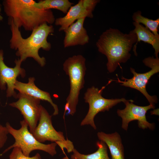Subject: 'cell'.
Returning <instances> with one entry per match:
<instances>
[{
	"instance_id": "cell-17",
	"label": "cell",
	"mask_w": 159,
	"mask_h": 159,
	"mask_svg": "<svg viewBox=\"0 0 159 159\" xmlns=\"http://www.w3.org/2000/svg\"><path fill=\"white\" fill-rule=\"evenodd\" d=\"M96 145L98 149L95 152L89 154H83L80 153L75 148L73 150L71 159H111L108 155L107 146L104 142L97 141Z\"/></svg>"
},
{
	"instance_id": "cell-10",
	"label": "cell",
	"mask_w": 159,
	"mask_h": 159,
	"mask_svg": "<svg viewBox=\"0 0 159 159\" xmlns=\"http://www.w3.org/2000/svg\"><path fill=\"white\" fill-rule=\"evenodd\" d=\"M16 102L9 105L17 109L27 123L29 131L32 134L36 127L40 113V100L27 95L19 92Z\"/></svg>"
},
{
	"instance_id": "cell-11",
	"label": "cell",
	"mask_w": 159,
	"mask_h": 159,
	"mask_svg": "<svg viewBox=\"0 0 159 159\" xmlns=\"http://www.w3.org/2000/svg\"><path fill=\"white\" fill-rule=\"evenodd\" d=\"M15 66L13 68L8 67L4 60V51L0 49V89H6V97H13L16 98L17 95L14 91V86L17 78L20 76L24 77L25 76V71L22 68L21 65L22 62L19 59H16L14 61Z\"/></svg>"
},
{
	"instance_id": "cell-22",
	"label": "cell",
	"mask_w": 159,
	"mask_h": 159,
	"mask_svg": "<svg viewBox=\"0 0 159 159\" xmlns=\"http://www.w3.org/2000/svg\"><path fill=\"white\" fill-rule=\"evenodd\" d=\"M1 8L0 7V21H2L3 19V17L1 15Z\"/></svg>"
},
{
	"instance_id": "cell-18",
	"label": "cell",
	"mask_w": 159,
	"mask_h": 159,
	"mask_svg": "<svg viewBox=\"0 0 159 159\" xmlns=\"http://www.w3.org/2000/svg\"><path fill=\"white\" fill-rule=\"evenodd\" d=\"M73 4L68 0H44L35 2L34 6L43 10L55 9L66 14Z\"/></svg>"
},
{
	"instance_id": "cell-21",
	"label": "cell",
	"mask_w": 159,
	"mask_h": 159,
	"mask_svg": "<svg viewBox=\"0 0 159 159\" xmlns=\"http://www.w3.org/2000/svg\"><path fill=\"white\" fill-rule=\"evenodd\" d=\"M9 134L6 126H4L0 123V149L4 145L7 139Z\"/></svg>"
},
{
	"instance_id": "cell-5",
	"label": "cell",
	"mask_w": 159,
	"mask_h": 159,
	"mask_svg": "<svg viewBox=\"0 0 159 159\" xmlns=\"http://www.w3.org/2000/svg\"><path fill=\"white\" fill-rule=\"evenodd\" d=\"M20 124V128L16 129L13 128L9 122L6 123L5 126L9 133L14 138L15 142L1 155L16 147L19 148L23 154L27 156H30L31 152L36 150L44 151L52 156L57 154L56 147L57 145L55 143L46 144L39 142L29 131L28 125L24 120L21 121Z\"/></svg>"
},
{
	"instance_id": "cell-12",
	"label": "cell",
	"mask_w": 159,
	"mask_h": 159,
	"mask_svg": "<svg viewBox=\"0 0 159 159\" xmlns=\"http://www.w3.org/2000/svg\"><path fill=\"white\" fill-rule=\"evenodd\" d=\"M93 16L92 11L88 8L85 0H80L70 8L64 16L56 19L54 23L60 26L59 31H64L76 20L86 17L92 18Z\"/></svg>"
},
{
	"instance_id": "cell-9",
	"label": "cell",
	"mask_w": 159,
	"mask_h": 159,
	"mask_svg": "<svg viewBox=\"0 0 159 159\" xmlns=\"http://www.w3.org/2000/svg\"><path fill=\"white\" fill-rule=\"evenodd\" d=\"M133 102L132 100H127L123 102L125 105V108L122 110H117L118 115L122 119V128L127 131L129 122L133 120H138L139 128L144 130L149 128L153 130L155 125L147 121L146 113L149 110L154 109L155 106L150 104L146 106H139L133 104Z\"/></svg>"
},
{
	"instance_id": "cell-20",
	"label": "cell",
	"mask_w": 159,
	"mask_h": 159,
	"mask_svg": "<svg viewBox=\"0 0 159 159\" xmlns=\"http://www.w3.org/2000/svg\"><path fill=\"white\" fill-rule=\"evenodd\" d=\"M9 159H42L39 153H37L32 157L24 155L21 149L18 147H14L9 156Z\"/></svg>"
},
{
	"instance_id": "cell-14",
	"label": "cell",
	"mask_w": 159,
	"mask_h": 159,
	"mask_svg": "<svg viewBox=\"0 0 159 159\" xmlns=\"http://www.w3.org/2000/svg\"><path fill=\"white\" fill-rule=\"evenodd\" d=\"M35 80L34 77H29L27 83H24L17 80L15 84L14 90L35 98L47 101L53 108L54 111L52 115H57L59 114L58 107L53 102L50 94L39 88L35 84Z\"/></svg>"
},
{
	"instance_id": "cell-23",
	"label": "cell",
	"mask_w": 159,
	"mask_h": 159,
	"mask_svg": "<svg viewBox=\"0 0 159 159\" xmlns=\"http://www.w3.org/2000/svg\"><path fill=\"white\" fill-rule=\"evenodd\" d=\"M62 159H69V158L67 156H66L65 157L63 158Z\"/></svg>"
},
{
	"instance_id": "cell-8",
	"label": "cell",
	"mask_w": 159,
	"mask_h": 159,
	"mask_svg": "<svg viewBox=\"0 0 159 159\" xmlns=\"http://www.w3.org/2000/svg\"><path fill=\"white\" fill-rule=\"evenodd\" d=\"M143 62L146 66L151 68L150 70L144 73H138L134 69L131 67L130 70L133 75L132 78L126 79L122 77L121 79L124 81L120 80L118 77L117 80H111L120 83L121 85L138 90L145 97L150 105L154 106L155 104L158 102L157 97L150 95L146 90V86L150 78L159 72V59L153 57H149L145 58Z\"/></svg>"
},
{
	"instance_id": "cell-7",
	"label": "cell",
	"mask_w": 159,
	"mask_h": 159,
	"mask_svg": "<svg viewBox=\"0 0 159 159\" xmlns=\"http://www.w3.org/2000/svg\"><path fill=\"white\" fill-rule=\"evenodd\" d=\"M105 87L100 89L95 86L88 88L84 94V99L89 106L88 112L80 123L81 126L90 125L94 129L97 127L94 122L95 116L99 112L108 111L117 104L124 102L127 100L124 98L107 99L103 97L102 94Z\"/></svg>"
},
{
	"instance_id": "cell-19",
	"label": "cell",
	"mask_w": 159,
	"mask_h": 159,
	"mask_svg": "<svg viewBox=\"0 0 159 159\" xmlns=\"http://www.w3.org/2000/svg\"><path fill=\"white\" fill-rule=\"evenodd\" d=\"M141 14L140 11L134 13L132 18L134 22L143 24L155 35L159 36L158 28L159 25V18L153 20L142 16Z\"/></svg>"
},
{
	"instance_id": "cell-1",
	"label": "cell",
	"mask_w": 159,
	"mask_h": 159,
	"mask_svg": "<svg viewBox=\"0 0 159 159\" xmlns=\"http://www.w3.org/2000/svg\"><path fill=\"white\" fill-rule=\"evenodd\" d=\"M8 24L11 33L10 47L16 50V55L22 62L28 58H32L41 67H44L46 64V59L44 57L40 56L39 51L41 48L46 51L51 49V45L47 41V38L54 32L53 26L44 23L34 29L29 37L24 38L19 28L11 19L9 18Z\"/></svg>"
},
{
	"instance_id": "cell-3",
	"label": "cell",
	"mask_w": 159,
	"mask_h": 159,
	"mask_svg": "<svg viewBox=\"0 0 159 159\" xmlns=\"http://www.w3.org/2000/svg\"><path fill=\"white\" fill-rule=\"evenodd\" d=\"M33 0H5L3 1L4 11L18 28L32 31L42 24H52L55 18L51 10H43L34 6Z\"/></svg>"
},
{
	"instance_id": "cell-13",
	"label": "cell",
	"mask_w": 159,
	"mask_h": 159,
	"mask_svg": "<svg viewBox=\"0 0 159 159\" xmlns=\"http://www.w3.org/2000/svg\"><path fill=\"white\" fill-rule=\"evenodd\" d=\"M85 18L78 19L64 31L63 45L65 48L88 43L89 37L83 25Z\"/></svg>"
},
{
	"instance_id": "cell-4",
	"label": "cell",
	"mask_w": 159,
	"mask_h": 159,
	"mask_svg": "<svg viewBox=\"0 0 159 159\" xmlns=\"http://www.w3.org/2000/svg\"><path fill=\"white\" fill-rule=\"evenodd\" d=\"M86 59L81 55L68 58L63 64V69L69 76L70 89L66 99L64 113L73 116L76 112L81 90L84 87L86 67Z\"/></svg>"
},
{
	"instance_id": "cell-2",
	"label": "cell",
	"mask_w": 159,
	"mask_h": 159,
	"mask_svg": "<svg viewBox=\"0 0 159 159\" xmlns=\"http://www.w3.org/2000/svg\"><path fill=\"white\" fill-rule=\"evenodd\" d=\"M137 41L132 30L124 34L118 29L110 28L103 32L96 43L98 51L107 59L106 66L110 73L115 71L119 65L130 59V52Z\"/></svg>"
},
{
	"instance_id": "cell-6",
	"label": "cell",
	"mask_w": 159,
	"mask_h": 159,
	"mask_svg": "<svg viewBox=\"0 0 159 159\" xmlns=\"http://www.w3.org/2000/svg\"><path fill=\"white\" fill-rule=\"evenodd\" d=\"M52 117L41 105L39 122L32 134L41 143L46 141L55 143L64 153L65 148L69 153L72 152L74 148L73 143L65 139L62 132L57 131L54 128L52 124Z\"/></svg>"
},
{
	"instance_id": "cell-16",
	"label": "cell",
	"mask_w": 159,
	"mask_h": 159,
	"mask_svg": "<svg viewBox=\"0 0 159 159\" xmlns=\"http://www.w3.org/2000/svg\"><path fill=\"white\" fill-rule=\"evenodd\" d=\"M133 24L135 28L132 31L136 34L137 37V41L133 47V51L135 55L137 56L136 51L137 44L141 41L151 44L155 50L156 58H158L159 36L155 35L148 28L138 22H134Z\"/></svg>"
},
{
	"instance_id": "cell-15",
	"label": "cell",
	"mask_w": 159,
	"mask_h": 159,
	"mask_svg": "<svg viewBox=\"0 0 159 159\" xmlns=\"http://www.w3.org/2000/svg\"><path fill=\"white\" fill-rule=\"evenodd\" d=\"M97 135L98 139L108 147L111 159H125L123 146L121 137L117 132L107 134L100 132Z\"/></svg>"
}]
</instances>
